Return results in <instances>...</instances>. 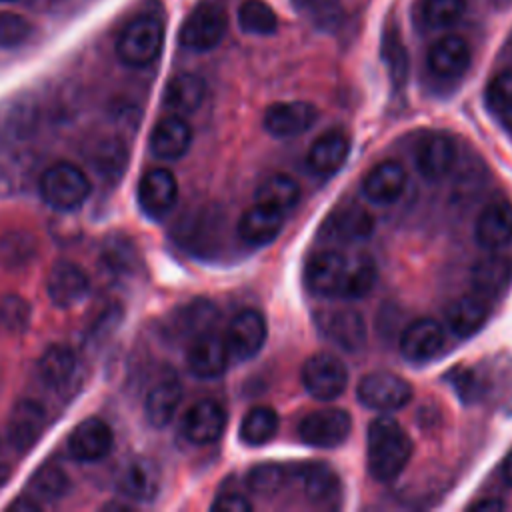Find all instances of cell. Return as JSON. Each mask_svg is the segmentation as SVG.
<instances>
[{"label":"cell","instance_id":"obj_1","mask_svg":"<svg viewBox=\"0 0 512 512\" xmlns=\"http://www.w3.org/2000/svg\"><path fill=\"white\" fill-rule=\"evenodd\" d=\"M376 276V264L368 254L348 256L340 250H320L304 268L308 290L320 298H362L372 290Z\"/></svg>","mask_w":512,"mask_h":512},{"label":"cell","instance_id":"obj_2","mask_svg":"<svg viewBox=\"0 0 512 512\" xmlns=\"http://www.w3.org/2000/svg\"><path fill=\"white\" fill-rule=\"evenodd\" d=\"M412 456V440L402 424L392 416H378L366 434L368 472L378 482L394 480Z\"/></svg>","mask_w":512,"mask_h":512},{"label":"cell","instance_id":"obj_3","mask_svg":"<svg viewBox=\"0 0 512 512\" xmlns=\"http://www.w3.org/2000/svg\"><path fill=\"white\" fill-rule=\"evenodd\" d=\"M164 44V24L156 14H138L116 40V56L132 68L152 64Z\"/></svg>","mask_w":512,"mask_h":512},{"label":"cell","instance_id":"obj_4","mask_svg":"<svg viewBox=\"0 0 512 512\" xmlns=\"http://www.w3.org/2000/svg\"><path fill=\"white\" fill-rule=\"evenodd\" d=\"M88 176L70 162H56L48 166L38 182L42 200L60 212H70L80 208L90 196Z\"/></svg>","mask_w":512,"mask_h":512},{"label":"cell","instance_id":"obj_5","mask_svg":"<svg viewBox=\"0 0 512 512\" xmlns=\"http://www.w3.org/2000/svg\"><path fill=\"white\" fill-rule=\"evenodd\" d=\"M228 28V16L222 0H202L184 18L178 40L192 52H208L216 48Z\"/></svg>","mask_w":512,"mask_h":512},{"label":"cell","instance_id":"obj_6","mask_svg":"<svg viewBox=\"0 0 512 512\" xmlns=\"http://www.w3.org/2000/svg\"><path fill=\"white\" fill-rule=\"evenodd\" d=\"M356 396L360 404L378 412H394L404 408L412 396V384L392 372H370L366 374L358 386Z\"/></svg>","mask_w":512,"mask_h":512},{"label":"cell","instance_id":"obj_7","mask_svg":"<svg viewBox=\"0 0 512 512\" xmlns=\"http://www.w3.org/2000/svg\"><path fill=\"white\" fill-rule=\"evenodd\" d=\"M300 380L312 398L328 402L346 390L348 370L338 356L320 352L302 364Z\"/></svg>","mask_w":512,"mask_h":512},{"label":"cell","instance_id":"obj_8","mask_svg":"<svg viewBox=\"0 0 512 512\" xmlns=\"http://www.w3.org/2000/svg\"><path fill=\"white\" fill-rule=\"evenodd\" d=\"M352 430V418L342 408H322L306 414L298 424V438L312 448H336Z\"/></svg>","mask_w":512,"mask_h":512},{"label":"cell","instance_id":"obj_9","mask_svg":"<svg viewBox=\"0 0 512 512\" xmlns=\"http://www.w3.org/2000/svg\"><path fill=\"white\" fill-rule=\"evenodd\" d=\"M266 334H268V326L264 316L258 310L244 308L236 312L224 334L230 358L236 362L254 358L264 346Z\"/></svg>","mask_w":512,"mask_h":512},{"label":"cell","instance_id":"obj_10","mask_svg":"<svg viewBox=\"0 0 512 512\" xmlns=\"http://www.w3.org/2000/svg\"><path fill=\"white\" fill-rule=\"evenodd\" d=\"M316 326L324 338L346 352H358L366 344L364 318L352 308H326L316 312Z\"/></svg>","mask_w":512,"mask_h":512},{"label":"cell","instance_id":"obj_11","mask_svg":"<svg viewBox=\"0 0 512 512\" xmlns=\"http://www.w3.org/2000/svg\"><path fill=\"white\" fill-rule=\"evenodd\" d=\"M318 118L316 106L304 100L274 102L264 110L262 126L274 138H292L306 132Z\"/></svg>","mask_w":512,"mask_h":512},{"label":"cell","instance_id":"obj_12","mask_svg":"<svg viewBox=\"0 0 512 512\" xmlns=\"http://www.w3.org/2000/svg\"><path fill=\"white\" fill-rule=\"evenodd\" d=\"M178 200V182L168 168H150L138 182V204L154 220L164 218Z\"/></svg>","mask_w":512,"mask_h":512},{"label":"cell","instance_id":"obj_13","mask_svg":"<svg viewBox=\"0 0 512 512\" xmlns=\"http://www.w3.org/2000/svg\"><path fill=\"white\" fill-rule=\"evenodd\" d=\"M112 444V428L104 420L90 416L74 426V430L68 436L66 448L68 454L78 462H98L110 454Z\"/></svg>","mask_w":512,"mask_h":512},{"label":"cell","instance_id":"obj_14","mask_svg":"<svg viewBox=\"0 0 512 512\" xmlns=\"http://www.w3.org/2000/svg\"><path fill=\"white\" fill-rule=\"evenodd\" d=\"M288 480H292L312 504H332L340 496V478L324 462H304L288 468Z\"/></svg>","mask_w":512,"mask_h":512},{"label":"cell","instance_id":"obj_15","mask_svg":"<svg viewBox=\"0 0 512 512\" xmlns=\"http://www.w3.org/2000/svg\"><path fill=\"white\" fill-rule=\"evenodd\" d=\"M90 292L88 274L74 262H56L46 278V294L58 308H72L82 302Z\"/></svg>","mask_w":512,"mask_h":512},{"label":"cell","instance_id":"obj_16","mask_svg":"<svg viewBox=\"0 0 512 512\" xmlns=\"http://www.w3.org/2000/svg\"><path fill=\"white\" fill-rule=\"evenodd\" d=\"M456 160V144L444 132H428L420 138L414 150V162L422 178L440 180L444 178Z\"/></svg>","mask_w":512,"mask_h":512},{"label":"cell","instance_id":"obj_17","mask_svg":"<svg viewBox=\"0 0 512 512\" xmlns=\"http://www.w3.org/2000/svg\"><path fill=\"white\" fill-rule=\"evenodd\" d=\"M228 362H230V352H228L226 340L214 330L204 332L194 340H190V346L186 352V364L196 378H216L226 370Z\"/></svg>","mask_w":512,"mask_h":512},{"label":"cell","instance_id":"obj_18","mask_svg":"<svg viewBox=\"0 0 512 512\" xmlns=\"http://www.w3.org/2000/svg\"><path fill=\"white\" fill-rule=\"evenodd\" d=\"M46 422H48V416L40 402L18 400L12 406L8 424H6V436L10 446L20 452L32 448L40 440L46 428Z\"/></svg>","mask_w":512,"mask_h":512},{"label":"cell","instance_id":"obj_19","mask_svg":"<svg viewBox=\"0 0 512 512\" xmlns=\"http://www.w3.org/2000/svg\"><path fill=\"white\" fill-rule=\"evenodd\" d=\"M372 230V214L356 204H346L332 210V214L324 220L322 236L334 244H354L366 240Z\"/></svg>","mask_w":512,"mask_h":512},{"label":"cell","instance_id":"obj_20","mask_svg":"<svg viewBox=\"0 0 512 512\" xmlns=\"http://www.w3.org/2000/svg\"><path fill=\"white\" fill-rule=\"evenodd\" d=\"M226 428V412L216 400L194 402L182 418V434L188 442L204 446L216 442Z\"/></svg>","mask_w":512,"mask_h":512},{"label":"cell","instance_id":"obj_21","mask_svg":"<svg viewBox=\"0 0 512 512\" xmlns=\"http://www.w3.org/2000/svg\"><path fill=\"white\" fill-rule=\"evenodd\" d=\"M446 336L442 326L432 318H418L400 334V352L410 362H426L444 348Z\"/></svg>","mask_w":512,"mask_h":512},{"label":"cell","instance_id":"obj_22","mask_svg":"<svg viewBox=\"0 0 512 512\" xmlns=\"http://www.w3.org/2000/svg\"><path fill=\"white\" fill-rule=\"evenodd\" d=\"M150 152L160 160H178L192 144V128L178 116H164L150 132Z\"/></svg>","mask_w":512,"mask_h":512},{"label":"cell","instance_id":"obj_23","mask_svg":"<svg viewBox=\"0 0 512 512\" xmlns=\"http://www.w3.org/2000/svg\"><path fill=\"white\" fill-rule=\"evenodd\" d=\"M406 186V170L396 160H384L368 170L362 180V192L372 204H392L396 202Z\"/></svg>","mask_w":512,"mask_h":512},{"label":"cell","instance_id":"obj_24","mask_svg":"<svg viewBox=\"0 0 512 512\" xmlns=\"http://www.w3.org/2000/svg\"><path fill=\"white\" fill-rule=\"evenodd\" d=\"M426 62L434 76L454 80L462 76L470 66V46L460 36H444L432 44Z\"/></svg>","mask_w":512,"mask_h":512},{"label":"cell","instance_id":"obj_25","mask_svg":"<svg viewBox=\"0 0 512 512\" xmlns=\"http://www.w3.org/2000/svg\"><path fill=\"white\" fill-rule=\"evenodd\" d=\"M284 226V214L276 208H270L266 204L256 202L248 210L242 212L236 232L240 240H244L250 246H264L270 244Z\"/></svg>","mask_w":512,"mask_h":512},{"label":"cell","instance_id":"obj_26","mask_svg":"<svg viewBox=\"0 0 512 512\" xmlns=\"http://www.w3.org/2000/svg\"><path fill=\"white\" fill-rule=\"evenodd\" d=\"M474 292L486 300L498 298L512 284V258L504 254H488L474 262L470 270Z\"/></svg>","mask_w":512,"mask_h":512},{"label":"cell","instance_id":"obj_27","mask_svg":"<svg viewBox=\"0 0 512 512\" xmlns=\"http://www.w3.org/2000/svg\"><path fill=\"white\" fill-rule=\"evenodd\" d=\"M118 490L134 502L154 500L160 490L158 466L148 458L130 460L118 476Z\"/></svg>","mask_w":512,"mask_h":512},{"label":"cell","instance_id":"obj_28","mask_svg":"<svg viewBox=\"0 0 512 512\" xmlns=\"http://www.w3.org/2000/svg\"><path fill=\"white\" fill-rule=\"evenodd\" d=\"M476 242L486 250H500L512 242V206L506 202L488 204L474 226Z\"/></svg>","mask_w":512,"mask_h":512},{"label":"cell","instance_id":"obj_29","mask_svg":"<svg viewBox=\"0 0 512 512\" xmlns=\"http://www.w3.org/2000/svg\"><path fill=\"white\" fill-rule=\"evenodd\" d=\"M218 320V310L210 300L198 298L192 300L178 310L168 320L170 334L184 340H194L196 336L210 332Z\"/></svg>","mask_w":512,"mask_h":512},{"label":"cell","instance_id":"obj_30","mask_svg":"<svg viewBox=\"0 0 512 512\" xmlns=\"http://www.w3.org/2000/svg\"><path fill=\"white\" fill-rule=\"evenodd\" d=\"M182 400V384L174 374L162 376L146 394L144 414L154 428H164L176 414Z\"/></svg>","mask_w":512,"mask_h":512},{"label":"cell","instance_id":"obj_31","mask_svg":"<svg viewBox=\"0 0 512 512\" xmlns=\"http://www.w3.org/2000/svg\"><path fill=\"white\" fill-rule=\"evenodd\" d=\"M348 154H350L348 134L342 130H328L312 142L306 162L310 170L326 176L336 172L346 162Z\"/></svg>","mask_w":512,"mask_h":512},{"label":"cell","instance_id":"obj_32","mask_svg":"<svg viewBox=\"0 0 512 512\" xmlns=\"http://www.w3.org/2000/svg\"><path fill=\"white\" fill-rule=\"evenodd\" d=\"M488 314H490L488 300L478 292H472V294L460 296L450 304L446 312V322L454 336L468 338L486 324Z\"/></svg>","mask_w":512,"mask_h":512},{"label":"cell","instance_id":"obj_33","mask_svg":"<svg viewBox=\"0 0 512 512\" xmlns=\"http://www.w3.org/2000/svg\"><path fill=\"white\" fill-rule=\"evenodd\" d=\"M204 98L206 82L192 72L176 74L164 88V106L178 116L196 112L202 106Z\"/></svg>","mask_w":512,"mask_h":512},{"label":"cell","instance_id":"obj_34","mask_svg":"<svg viewBox=\"0 0 512 512\" xmlns=\"http://www.w3.org/2000/svg\"><path fill=\"white\" fill-rule=\"evenodd\" d=\"M76 372V354L66 344L48 346L38 360V376L48 388L64 386Z\"/></svg>","mask_w":512,"mask_h":512},{"label":"cell","instance_id":"obj_35","mask_svg":"<svg viewBox=\"0 0 512 512\" xmlns=\"http://www.w3.org/2000/svg\"><path fill=\"white\" fill-rule=\"evenodd\" d=\"M254 198H256V202L266 204V206L276 208L282 214H286L288 210H292L298 204L300 186L288 174H274L258 186Z\"/></svg>","mask_w":512,"mask_h":512},{"label":"cell","instance_id":"obj_36","mask_svg":"<svg viewBox=\"0 0 512 512\" xmlns=\"http://www.w3.org/2000/svg\"><path fill=\"white\" fill-rule=\"evenodd\" d=\"M278 432V414L272 406L250 408L240 422V440L248 446H262Z\"/></svg>","mask_w":512,"mask_h":512},{"label":"cell","instance_id":"obj_37","mask_svg":"<svg viewBox=\"0 0 512 512\" xmlns=\"http://www.w3.org/2000/svg\"><path fill=\"white\" fill-rule=\"evenodd\" d=\"M380 52H382V60L386 64V70H388V76H390V82L396 90H402L406 80H408V52H406V46L402 42V36L398 32L396 26H388L382 34V46H380Z\"/></svg>","mask_w":512,"mask_h":512},{"label":"cell","instance_id":"obj_38","mask_svg":"<svg viewBox=\"0 0 512 512\" xmlns=\"http://www.w3.org/2000/svg\"><path fill=\"white\" fill-rule=\"evenodd\" d=\"M68 476L66 472L56 464H42L36 468V472L30 476V490L32 498L42 502H56L66 496L68 492Z\"/></svg>","mask_w":512,"mask_h":512},{"label":"cell","instance_id":"obj_39","mask_svg":"<svg viewBox=\"0 0 512 512\" xmlns=\"http://www.w3.org/2000/svg\"><path fill=\"white\" fill-rule=\"evenodd\" d=\"M36 106L26 100H14L0 110V138L18 140L32 132L36 124Z\"/></svg>","mask_w":512,"mask_h":512},{"label":"cell","instance_id":"obj_40","mask_svg":"<svg viewBox=\"0 0 512 512\" xmlns=\"http://www.w3.org/2000/svg\"><path fill=\"white\" fill-rule=\"evenodd\" d=\"M294 10L314 28L330 32L340 26L344 10L340 0H290Z\"/></svg>","mask_w":512,"mask_h":512},{"label":"cell","instance_id":"obj_41","mask_svg":"<svg viewBox=\"0 0 512 512\" xmlns=\"http://www.w3.org/2000/svg\"><path fill=\"white\" fill-rule=\"evenodd\" d=\"M238 26L246 34L268 36L276 32L278 18L264 0H246L238 8Z\"/></svg>","mask_w":512,"mask_h":512},{"label":"cell","instance_id":"obj_42","mask_svg":"<svg viewBox=\"0 0 512 512\" xmlns=\"http://www.w3.org/2000/svg\"><path fill=\"white\" fill-rule=\"evenodd\" d=\"M466 10V0H422L420 22L428 30L448 28L462 18Z\"/></svg>","mask_w":512,"mask_h":512},{"label":"cell","instance_id":"obj_43","mask_svg":"<svg viewBox=\"0 0 512 512\" xmlns=\"http://www.w3.org/2000/svg\"><path fill=\"white\" fill-rule=\"evenodd\" d=\"M288 482V468L280 464H256L246 474V486L258 496H274Z\"/></svg>","mask_w":512,"mask_h":512},{"label":"cell","instance_id":"obj_44","mask_svg":"<svg viewBox=\"0 0 512 512\" xmlns=\"http://www.w3.org/2000/svg\"><path fill=\"white\" fill-rule=\"evenodd\" d=\"M486 104L512 128V70L496 74L486 86Z\"/></svg>","mask_w":512,"mask_h":512},{"label":"cell","instance_id":"obj_45","mask_svg":"<svg viewBox=\"0 0 512 512\" xmlns=\"http://www.w3.org/2000/svg\"><path fill=\"white\" fill-rule=\"evenodd\" d=\"M92 164L106 178L120 176V172L126 166V150H124L122 142L114 140V138L98 142L94 156H92Z\"/></svg>","mask_w":512,"mask_h":512},{"label":"cell","instance_id":"obj_46","mask_svg":"<svg viewBox=\"0 0 512 512\" xmlns=\"http://www.w3.org/2000/svg\"><path fill=\"white\" fill-rule=\"evenodd\" d=\"M0 258L8 268H18L34 258V238L26 232H10L0 240Z\"/></svg>","mask_w":512,"mask_h":512},{"label":"cell","instance_id":"obj_47","mask_svg":"<svg viewBox=\"0 0 512 512\" xmlns=\"http://www.w3.org/2000/svg\"><path fill=\"white\" fill-rule=\"evenodd\" d=\"M32 316L30 304L16 294H8L0 298V326L8 332H22L28 328Z\"/></svg>","mask_w":512,"mask_h":512},{"label":"cell","instance_id":"obj_48","mask_svg":"<svg viewBox=\"0 0 512 512\" xmlns=\"http://www.w3.org/2000/svg\"><path fill=\"white\" fill-rule=\"evenodd\" d=\"M32 34L28 18L16 12H0V48L12 50L22 46Z\"/></svg>","mask_w":512,"mask_h":512},{"label":"cell","instance_id":"obj_49","mask_svg":"<svg viewBox=\"0 0 512 512\" xmlns=\"http://www.w3.org/2000/svg\"><path fill=\"white\" fill-rule=\"evenodd\" d=\"M104 260L110 266V270H130L132 262L136 260V250L132 242L126 238H110L104 250Z\"/></svg>","mask_w":512,"mask_h":512},{"label":"cell","instance_id":"obj_50","mask_svg":"<svg viewBox=\"0 0 512 512\" xmlns=\"http://www.w3.org/2000/svg\"><path fill=\"white\" fill-rule=\"evenodd\" d=\"M210 508L218 512H250L252 502L240 492H222L220 496L214 498Z\"/></svg>","mask_w":512,"mask_h":512},{"label":"cell","instance_id":"obj_51","mask_svg":"<svg viewBox=\"0 0 512 512\" xmlns=\"http://www.w3.org/2000/svg\"><path fill=\"white\" fill-rule=\"evenodd\" d=\"M468 508L476 510V512H496V510L506 508V504L500 498H482V500L472 502Z\"/></svg>","mask_w":512,"mask_h":512},{"label":"cell","instance_id":"obj_52","mask_svg":"<svg viewBox=\"0 0 512 512\" xmlns=\"http://www.w3.org/2000/svg\"><path fill=\"white\" fill-rule=\"evenodd\" d=\"M8 508H14V510H26V512H32V510H40L42 504L38 500H34L32 496H22L14 502L8 504Z\"/></svg>","mask_w":512,"mask_h":512},{"label":"cell","instance_id":"obj_53","mask_svg":"<svg viewBox=\"0 0 512 512\" xmlns=\"http://www.w3.org/2000/svg\"><path fill=\"white\" fill-rule=\"evenodd\" d=\"M502 474H504V480L512 486V448H510V452L506 454V458L502 462Z\"/></svg>","mask_w":512,"mask_h":512},{"label":"cell","instance_id":"obj_54","mask_svg":"<svg viewBox=\"0 0 512 512\" xmlns=\"http://www.w3.org/2000/svg\"><path fill=\"white\" fill-rule=\"evenodd\" d=\"M8 478H10V468L0 462V486H4Z\"/></svg>","mask_w":512,"mask_h":512},{"label":"cell","instance_id":"obj_55","mask_svg":"<svg viewBox=\"0 0 512 512\" xmlns=\"http://www.w3.org/2000/svg\"><path fill=\"white\" fill-rule=\"evenodd\" d=\"M508 52L512 54V32H510V36H508Z\"/></svg>","mask_w":512,"mask_h":512},{"label":"cell","instance_id":"obj_56","mask_svg":"<svg viewBox=\"0 0 512 512\" xmlns=\"http://www.w3.org/2000/svg\"><path fill=\"white\" fill-rule=\"evenodd\" d=\"M0 2H14V0H0Z\"/></svg>","mask_w":512,"mask_h":512}]
</instances>
